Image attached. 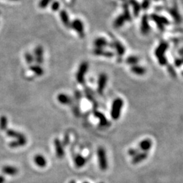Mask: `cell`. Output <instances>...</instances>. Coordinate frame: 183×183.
<instances>
[{
	"label": "cell",
	"instance_id": "6da1fadb",
	"mask_svg": "<svg viewBox=\"0 0 183 183\" xmlns=\"http://www.w3.org/2000/svg\"><path fill=\"white\" fill-rule=\"evenodd\" d=\"M123 107V100L121 98H117L113 100L111 110V116L113 120H117L120 118Z\"/></svg>",
	"mask_w": 183,
	"mask_h": 183
},
{
	"label": "cell",
	"instance_id": "7a4b0ae2",
	"mask_svg": "<svg viewBox=\"0 0 183 183\" xmlns=\"http://www.w3.org/2000/svg\"><path fill=\"white\" fill-rule=\"evenodd\" d=\"M97 156H98V162L99 168L103 171H105L108 168V161L107 154L104 148L99 147L97 151Z\"/></svg>",
	"mask_w": 183,
	"mask_h": 183
},
{
	"label": "cell",
	"instance_id": "3957f363",
	"mask_svg": "<svg viewBox=\"0 0 183 183\" xmlns=\"http://www.w3.org/2000/svg\"><path fill=\"white\" fill-rule=\"evenodd\" d=\"M88 69V63L87 62H82L79 66L78 71L77 72L76 80L78 83L83 84L85 82V76Z\"/></svg>",
	"mask_w": 183,
	"mask_h": 183
},
{
	"label": "cell",
	"instance_id": "277c9868",
	"mask_svg": "<svg viewBox=\"0 0 183 183\" xmlns=\"http://www.w3.org/2000/svg\"><path fill=\"white\" fill-rule=\"evenodd\" d=\"M71 27L74 31H75L79 36L81 38H83L85 37V30H84V25L83 22L81 20L77 18L75 19L73 22L71 23Z\"/></svg>",
	"mask_w": 183,
	"mask_h": 183
},
{
	"label": "cell",
	"instance_id": "5b68a950",
	"mask_svg": "<svg viewBox=\"0 0 183 183\" xmlns=\"http://www.w3.org/2000/svg\"><path fill=\"white\" fill-rule=\"evenodd\" d=\"M107 75L105 73H101L100 75L98 77V92L100 94H102L103 93L105 88L107 86Z\"/></svg>",
	"mask_w": 183,
	"mask_h": 183
},
{
	"label": "cell",
	"instance_id": "8992f818",
	"mask_svg": "<svg viewBox=\"0 0 183 183\" xmlns=\"http://www.w3.org/2000/svg\"><path fill=\"white\" fill-rule=\"evenodd\" d=\"M54 147H55V151L56 157L58 158H63L65 156V149H64V146L62 144V142L58 138H56L54 140Z\"/></svg>",
	"mask_w": 183,
	"mask_h": 183
},
{
	"label": "cell",
	"instance_id": "52a82bcc",
	"mask_svg": "<svg viewBox=\"0 0 183 183\" xmlns=\"http://www.w3.org/2000/svg\"><path fill=\"white\" fill-rule=\"evenodd\" d=\"M168 47H169V46H168V44L166 42H162L155 51V54L156 57L159 58L165 56V54L168 49Z\"/></svg>",
	"mask_w": 183,
	"mask_h": 183
},
{
	"label": "cell",
	"instance_id": "ba28073f",
	"mask_svg": "<svg viewBox=\"0 0 183 183\" xmlns=\"http://www.w3.org/2000/svg\"><path fill=\"white\" fill-rule=\"evenodd\" d=\"M35 59L38 65H41L44 63V48L41 46H37L34 50Z\"/></svg>",
	"mask_w": 183,
	"mask_h": 183
},
{
	"label": "cell",
	"instance_id": "9c48e42d",
	"mask_svg": "<svg viewBox=\"0 0 183 183\" xmlns=\"http://www.w3.org/2000/svg\"><path fill=\"white\" fill-rule=\"evenodd\" d=\"M33 161L37 165L39 168H45L47 165V160L43 155L40 154L36 155L33 158Z\"/></svg>",
	"mask_w": 183,
	"mask_h": 183
},
{
	"label": "cell",
	"instance_id": "30bf717a",
	"mask_svg": "<svg viewBox=\"0 0 183 183\" xmlns=\"http://www.w3.org/2000/svg\"><path fill=\"white\" fill-rule=\"evenodd\" d=\"M148 157L147 153L146 152H139L135 155V156L132 157V163L134 164H137L139 163L143 162V161L147 159Z\"/></svg>",
	"mask_w": 183,
	"mask_h": 183
},
{
	"label": "cell",
	"instance_id": "8fae6325",
	"mask_svg": "<svg viewBox=\"0 0 183 183\" xmlns=\"http://www.w3.org/2000/svg\"><path fill=\"white\" fill-rule=\"evenodd\" d=\"M152 144V141L150 139H145L140 142L139 147L140 150L142 151V152L147 153L151 149Z\"/></svg>",
	"mask_w": 183,
	"mask_h": 183
},
{
	"label": "cell",
	"instance_id": "7c38bea8",
	"mask_svg": "<svg viewBox=\"0 0 183 183\" xmlns=\"http://www.w3.org/2000/svg\"><path fill=\"white\" fill-rule=\"evenodd\" d=\"M60 18L64 25L67 27V28H70L71 22L70 21V19H69V16L67 12L65 10H61L60 12Z\"/></svg>",
	"mask_w": 183,
	"mask_h": 183
},
{
	"label": "cell",
	"instance_id": "4fadbf2b",
	"mask_svg": "<svg viewBox=\"0 0 183 183\" xmlns=\"http://www.w3.org/2000/svg\"><path fill=\"white\" fill-rule=\"evenodd\" d=\"M2 172L7 175L14 176L18 174V170L16 167L10 166V165H5L2 168Z\"/></svg>",
	"mask_w": 183,
	"mask_h": 183
},
{
	"label": "cell",
	"instance_id": "5bb4252c",
	"mask_svg": "<svg viewBox=\"0 0 183 183\" xmlns=\"http://www.w3.org/2000/svg\"><path fill=\"white\" fill-rule=\"evenodd\" d=\"M86 162H87V159L81 155H76L75 158H74V163H75V166L77 168L83 167L86 165Z\"/></svg>",
	"mask_w": 183,
	"mask_h": 183
},
{
	"label": "cell",
	"instance_id": "9a60e30c",
	"mask_svg": "<svg viewBox=\"0 0 183 183\" xmlns=\"http://www.w3.org/2000/svg\"><path fill=\"white\" fill-rule=\"evenodd\" d=\"M27 140L26 138H21V139H16L15 140H13L9 143V147L10 148H17L21 147L24 146L27 144Z\"/></svg>",
	"mask_w": 183,
	"mask_h": 183
},
{
	"label": "cell",
	"instance_id": "2e32d148",
	"mask_svg": "<svg viewBox=\"0 0 183 183\" xmlns=\"http://www.w3.org/2000/svg\"><path fill=\"white\" fill-rule=\"evenodd\" d=\"M131 71H132L134 74H135V75L141 76L145 75L146 72H147V70H146V69L143 67V66L137 65L132 66V67H131Z\"/></svg>",
	"mask_w": 183,
	"mask_h": 183
},
{
	"label": "cell",
	"instance_id": "e0dca14e",
	"mask_svg": "<svg viewBox=\"0 0 183 183\" xmlns=\"http://www.w3.org/2000/svg\"><path fill=\"white\" fill-rule=\"evenodd\" d=\"M94 45L96 47V48L103 49L105 47L108 45V41L105 38H98L96 39L94 41Z\"/></svg>",
	"mask_w": 183,
	"mask_h": 183
},
{
	"label": "cell",
	"instance_id": "ac0fdd59",
	"mask_svg": "<svg viewBox=\"0 0 183 183\" xmlns=\"http://www.w3.org/2000/svg\"><path fill=\"white\" fill-rule=\"evenodd\" d=\"M6 135L9 137H12L16 139H21V138H26L23 134L21 132H17V131L13 130H6Z\"/></svg>",
	"mask_w": 183,
	"mask_h": 183
},
{
	"label": "cell",
	"instance_id": "d6986e66",
	"mask_svg": "<svg viewBox=\"0 0 183 183\" xmlns=\"http://www.w3.org/2000/svg\"><path fill=\"white\" fill-rule=\"evenodd\" d=\"M93 52L94 54L96 56H104L108 58L113 57V55H114V54L111 52L105 51L103 49H100V48H95Z\"/></svg>",
	"mask_w": 183,
	"mask_h": 183
},
{
	"label": "cell",
	"instance_id": "ffe728a7",
	"mask_svg": "<svg viewBox=\"0 0 183 183\" xmlns=\"http://www.w3.org/2000/svg\"><path fill=\"white\" fill-rule=\"evenodd\" d=\"M94 115L96 117H97L100 121V125L101 126H107L108 123L107 119L104 115L102 113L98 112V111H94Z\"/></svg>",
	"mask_w": 183,
	"mask_h": 183
},
{
	"label": "cell",
	"instance_id": "44dd1931",
	"mask_svg": "<svg viewBox=\"0 0 183 183\" xmlns=\"http://www.w3.org/2000/svg\"><path fill=\"white\" fill-rule=\"evenodd\" d=\"M57 99L58 102L63 105H69L71 103V98L65 94H59L57 96Z\"/></svg>",
	"mask_w": 183,
	"mask_h": 183
},
{
	"label": "cell",
	"instance_id": "7402d4cb",
	"mask_svg": "<svg viewBox=\"0 0 183 183\" xmlns=\"http://www.w3.org/2000/svg\"><path fill=\"white\" fill-rule=\"evenodd\" d=\"M29 69L33 72L36 75L38 76H42L44 73V69L41 68V66H39V65H31L29 67Z\"/></svg>",
	"mask_w": 183,
	"mask_h": 183
},
{
	"label": "cell",
	"instance_id": "603a6c76",
	"mask_svg": "<svg viewBox=\"0 0 183 183\" xmlns=\"http://www.w3.org/2000/svg\"><path fill=\"white\" fill-rule=\"evenodd\" d=\"M113 47L116 50L119 56H123L125 54V48L123 45L117 41H115L113 43Z\"/></svg>",
	"mask_w": 183,
	"mask_h": 183
},
{
	"label": "cell",
	"instance_id": "cb8c5ba5",
	"mask_svg": "<svg viewBox=\"0 0 183 183\" xmlns=\"http://www.w3.org/2000/svg\"><path fill=\"white\" fill-rule=\"evenodd\" d=\"M150 30V27L148 23V19L143 16L141 23V32L143 34H147Z\"/></svg>",
	"mask_w": 183,
	"mask_h": 183
},
{
	"label": "cell",
	"instance_id": "d4e9b609",
	"mask_svg": "<svg viewBox=\"0 0 183 183\" xmlns=\"http://www.w3.org/2000/svg\"><path fill=\"white\" fill-rule=\"evenodd\" d=\"M8 119L6 116L2 115L0 117V130H6L8 127Z\"/></svg>",
	"mask_w": 183,
	"mask_h": 183
},
{
	"label": "cell",
	"instance_id": "484cf974",
	"mask_svg": "<svg viewBox=\"0 0 183 183\" xmlns=\"http://www.w3.org/2000/svg\"><path fill=\"white\" fill-rule=\"evenodd\" d=\"M125 21V18H124V16L121 15L115 21L114 27L115 28H120V27L123 25V23H124Z\"/></svg>",
	"mask_w": 183,
	"mask_h": 183
},
{
	"label": "cell",
	"instance_id": "4316f807",
	"mask_svg": "<svg viewBox=\"0 0 183 183\" xmlns=\"http://www.w3.org/2000/svg\"><path fill=\"white\" fill-rule=\"evenodd\" d=\"M138 61H139V58L134 56H130L126 59V63H127L128 65H130L132 66L137 65Z\"/></svg>",
	"mask_w": 183,
	"mask_h": 183
},
{
	"label": "cell",
	"instance_id": "83f0119b",
	"mask_svg": "<svg viewBox=\"0 0 183 183\" xmlns=\"http://www.w3.org/2000/svg\"><path fill=\"white\" fill-rule=\"evenodd\" d=\"M52 0H40L39 2V7L41 9H44L51 3Z\"/></svg>",
	"mask_w": 183,
	"mask_h": 183
},
{
	"label": "cell",
	"instance_id": "f1b7e54d",
	"mask_svg": "<svg viewBox=\"0 0 183 183\" xmlns=\"http://www.w3.org/2000/svg\"><path fill=\"white\" fill-rule=\"evenodd\" d=\"M24 57H25L26 62L27 63V64H29V65H31V64L33 63L34 57L31 54L26 53L25 55H24Z\"/></svg>",
	"mask_w": 183,
	"mask_h": 183
},
{
	"label": "cell",
	"instance_id": "f546056e",
	"mask_svg": "<svg viewBox=\"0 0 183 183\" xmlns=\"http://www.w3.org/2000/svg\"><path fill=\"white\" fill-rule=\"evenodd\" d=\"M59 8H60V4H59V2L57 1H54L52 2L51 4V9L53 11H57L58 10Z\"/></svg>",
	"mask_w": 183,
	"mask_h": 183
},
{
	"label": "cell",
	"instance_id": "4dcf8cb0",
	"mask_svg": "<svg viewBox=\"0 0 183 183\" xmlns=\"http://www.w3.org/2000/svg\"><path fill=\"white\" fill-rule=\"evenodd\" d=\"M158 59V62H159V65H162V66H164L165 65H167L168 63V60L165 56H164V57H162V58H157Z\"/></svg>",
	"mask_w": 183,
	"mask_h": 183
},
{
	"label": "cell",
	"instance_id": "1f68e13d",
	"mask_svg": "<svg viewBox=\"0 0 183 183\" xmlns=\"http://www.w3.org/2000/svg\"><path fill=\"white\" fill-rule=\"evenodd\" d=\"M128 154H129V155H130V156L134 157L139 153V151H138V149H130L129 151H128Z\"/></svg>",
	"mask_w": 183,
	"mask_h": 183
},
{
	"label": "cell",
	"instance_id": "d6a6232c",
	"mask_svg": "<svg viewBox=\"0 0 183 183\" xmlns=\"http://www.w3.org/2000/svg\"><path fill=\"white\" fill-rule=\"evenodd\" d=\"M69 140H70V139H69V134H66L65 136V138H64L63 141V142H62V144H63L64 147H65V146L68 145L69 143Z\"/></svg>",
	"mask_w": 183,
	"mask_h": 183
},
{
	"label": "cell",
	"instance_id": "836d02e7",
	"mask_svg": "<svg viewBox=\"0 0 183 183\" xmlns=\"http://www.w3.org/2000/svg\"><path fill=\"white\" fill-rule=\"evenodd\" d=\"M174 63H175V65L176 66H180L183 64L182 58H176L175 60Z\"/></svg>",
	"mask_w": 183,
	"mask_h": 183
},
{
	"label": "cell",
	"instance_id": "e575fe53",
	"mask_svg": "<svg viewBox=\"0 0 183 183\" xmlns=\"http://www.w3.org/2000/svg\"><path fill=\"white\" fill-rule=\"evenodd\" d=\"M5 182V178L3 176L0 175V183H4Z\"/></svg>",
	"mask_w": 183,
	"mask_h": 183
},
{
	"label": "cell",
	"instance_id": "d590c367",
	"mask_svg": "<svg viewBox=\"0 0 183 183\" xmlns=\"http://www.w3.org/2000/svg\"><path fill=\"white\" fill-rule=\"evenodd\" d=\"M81 96V93L80 92H77L76 94H75V97H76L77 99H79V98H80Z\"/></svg>",
	"mask_w": 183,
	"mask_h": 183
},
{
	"label": "cell",
	"instance_id": "8d00e7d4",
	"mask_svg": "<svg viewBox=\"0 0 183 183\" xmlns=\"http://www.w3.org/2000/svg\"><path fill=\"white\" fill-rule=\"evenodd\" d=\"M69 183H76L75 180H71V181L69 182Z\"/></svg>",
	"mask_w": 183,
	"mask_h": 183
},
{
	"label": "cell",
	"instance_id": "74e56055",
	"mask_svg": "<svg viewBox=\"0 0 183 183\" xmlns=\"http://www.w3.org/2000/svg\"><path fill=\"white\" fill-rule=\"evenodd\" d=\"M83 183H89V182H83Z\"/></svg>",
	"mask_w": 183,
	"mask_h": 183
},
{
	"label": "cell",
	"instance_id": "f35d334b",
	"mask_svg": "<svg viewBox=\"0 0 183 183\" xmlns=\"http://www.w3.org/2000/svg\"><path fill=\"white\" fill-rule=\"evenodd\" d=\"M12 1H17V0H12Z\"/></svg>",
	"mask_w": 183,
	"mask_h": 183
},
{
	"label": "cell",
	"instance_id": "ab89813d",
	"mask_svg": "<svg viewBox=\"0 0 183 183\" xmlns=\"http://www.w3.org/2000/svg\"><path fill=\"white\" fill-rule=\"evenodd\" d=\"M99 183H104V182H99Z\"/></svg>",
	"mask_w": 183,
	"mask_h": 183
},
{
	"label": "cell",
	"instance_id": "60d3db41",
	"mask_svg": "<svg viewBox=\"0 0 183 183\" xmlns=\"http://www.w3.org/2000/svg\"><path fill=\"white\" fill-rule=\"evenodd\" d=\"M182 62H183V58H182Z\"/></svg>",
	"mask_w": 183,
	"mask_h": 183
},
{
	"label": "cell",
	"instance_id": "b9f144b4",
	"mask_svg": "<svg viewBox=\"0 0 183 183\" xmlns=\"http://www.w3.org/2000/svg\"><path fill=\"white\" fill-rule=\"evenodd\" d=\"M182 75H183V72H182Z\"/></svg>",
	"mask_w": 183,
	"mask_h": 183
}]
</instances>
